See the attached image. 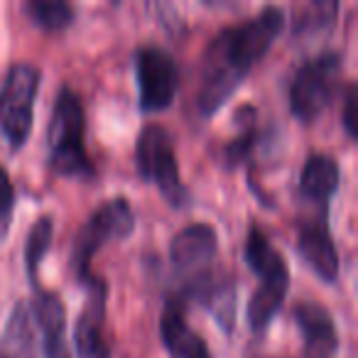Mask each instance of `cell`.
I'll return each mask as SVG.
<instances>
[{"label": "cell", "instance_id": "6da1fadb", "mask_svg": "<svg viewBox=\"0 0 358 358\" xmlns=\"http://www.w3.org/2000/svg\"><path fill=\"white\" fill-rule=\"evenodd\" d=\"M285 27V10L268 6L241 25L226 27L211 40L201 57V84L196 106L211 118L236 94L255 62L263 59Z\"/></svg>", "mask_w": 358, "mask_h": 358}, {"label": "cell", "instance_id": "7a4b0ae2", "mask_svg": "<svg viewBox=\"0 0 358 358\" xmlns=\"http://www.w3.org/2000/svg\"><path fill=\"white\" fill-rule=\"evenodd\" d=\"M84 106L74 89L62 86L52 110L50 133H47V148H50V167L59 177L91 179L96 167L84 148Z\"/></svg>", "mask_w": 358, "mask_h": 358}, {"label": "cell", "instance_id": "3957f363", "mask_svg": "<svg viewBox=\"0 0 358 358\" xmlns=\"http://www.w3.org/2000/svg\"><path fill=\"white\" fill-rule=\"evenodd\" d=\"M42 74L30 62H15L0 84V133L13 150L30 140L35 123V99Z\"/></svg>", "mask_w": 358, "mask_h": 358}, {"label": "cell", "instance_id": "277c9868", "mask_svg": "<svg viewBox=\"0 0 358 358\" xmlns=\"http://www.w3.org/2000/svg\"><path fill=\"white\" fill-rule=\"evenodd\" d=\"M135 231V211L128 199L115 196L101 204L99 209L91 214V219L79 229L74 236V245H71V265L79 278L81 285H89L96 278L91 273V260L99 253L103 243L110 238H128Z\"/></svg>", "mask_w": 358, "mask_h": 358}, {"label": "cell", "instance_id": "5b68a950", "mask_svg": "<svg viewBox=\"0 0 358 358\" xmlns=\"http://www.w3.org/2000/svg\"><path fill=\"white\" fill-rule=\"evenodd\" d=\"M135 167L143 182H150L172 206L187 204V187L179 177V164L174 157V145L167 128L148 123L138 133L135 143Z\"/></svg>", "mask_w": 358, "mask_h": 358}, {"label": "cell", "instance_id": "8992f818", "mask_svg": "<svg viewBox=\"0 0 358 358\" xmlns=\"http://www.w3.org/2000/svg\"><path fill=\"white\" fill-rule=\"evenodd\" d=\"M341 55L324 52L304 62L289 86V110L302 123H314L331 106L338 91Z\"/></svg>", "mask_w": 358, "mask_h": 358}, {"label": "cell", "instance_id": "52a82bcc", "mask_svg": "<svg viewBox=\"0 0 358 358\" xmlns=\"http://www.w3.org/2000/svg\"><path fill=\"white\" fill-rule=\"evenodd\" d=\"M135 76L143 113H159L174 103L179 91V66L169 52L159 47H140L135 52Z\"/></svg>", "mask_w": 358, "mask_h": 358}, {"label": "cell", "instance_id": "ba28073f", "mask_svg": "<svg viewBox=\"0 0 358 358\" xmlns=\"http://www.w3.org/2000/svg\"><path fill=\"white\" fill-rule=\"evenodd\" d=\"M216 253H219V234L211 224L185 226L169 243V260L177 273H185V280L209 273Z\"/></svg>", "mask_w": 358, "mask_h": 358}, {"label": "cell", "instance_id": "9c48e42d", "mask_svg": "<svg viewBox=\"0 0 358 358\" xmlns=\"http://www.w3.org/2000/svg\"><path fill=\"white\" fill-rule=\"evenodd\" d=\"M89 297L81 307L79 322L74 329V346L79 358H110L108 341L103 336L106 324V299H108V287L101 278H94L89 285Z\"/></svg>", "mask_w": 358, "mask_h": 358}, {"label": "cell", "instance_id": "30bf717a", "mask_svg": "<svg viewBox=\"0 0 358 358\" xmlns=\"http://www.w3.org/2000/svg\"><path fill=\"white\" fill-rule=\"evenodd\" d=\"M297 250L304 263L312 268L322 282L331 285L338 278V250L329 234L327 214H319L312 221H302L297 234Z\"/></svg>", "mask_w": 358, "mask_h": 358}, {"label": "cell", "instance_id": "8fae6325", "mask_svg": "<svg viewBox=\"0 0 358 358\" xmlns=\"http://www.w3.org/2000/svg\"><path fill=\"white\" fill-rule=\"evenodd\" d=\"M294 322L304 336V358H336L338 331L331 314L319 302H299Z\"/></svg>", "mask_w": 358, "mask_h": 358}, {"label": "cell", "instance_id": "7c38bea8", "mask_svg": "<svg viewBox=\"0 0 358 358\" xmlns=\"http://www.w3.org/2000/svg\"><path fill=\"white\" fill-rule=\"evenodd\" d=\"M159 338L172 358H211L209 343L187 324L179 299H169L159 317Z\"/></svg>", "mask_w": 358, "mask_h": 358}, {"label": "cell", "instance_id": "4fadbf2b", "mask_svg": "<svg viewBox=\"0 0 358 358\" xmlns=\"http://www.w3.org/2000/svg\"><path fill=\"white\" fill-rule=\"evenodd\" d=\"M32 319H37L45 336V356L47 358H71L69 343H66V307L59 294L37 289L32 302Z\"/></svg>", "mask_w": 358, "mask_h": 358}, {"label": "cell", "instance_id": "5bb4252c", "mask_svg": "<svg viewBox=\"0 0 358 358\" xmlns=\"http://www.w3.org/2000/svg\"><path fill=\"white\" fill-rule=\"evenodd\" d=\"M245 263L258 275L260 285H289V265L278 248L270 243L260 226H250L245 238Z\"/></svg>", "mask_w": 358, "mask_h": 358}, {"label": "cell", "instance_id": "9a60e30c", "mask_svg": "<svg viewBox=\"0 0 358 358\" xmlns=\"http://www.w3.org/2000/svg\"><path fill=\"white\" fill-rule=\"evenodd\" d=\"M338 182H341V169L338 162L331 155L314 152L307 157L302 167V177H299V192L307 201L327 209L331 196L336 194Z\"/></svg>", "mask_w": 358, "mask_h": 358}, {"label": "cell", "instance_id": "2e32d148", "mask_svg": "<svg viewBox=\"0 0 358 358\" xmlns=\"http://www.w3.org/2000/svg\"><path fill=\"white\" fill-rule=\"evenodd\" d=\"M0 358H40L35 319L27 302H15L0 338Z\"/></svg>", "mask_w": 358, "mask_h": 358}, {"label": "cell", "instance_id": "e0dca14e", "mask_svg": "<svg viewBox=\"0 0 358 358\" xmlns=\"http://www.w3.org/2000/svg\"><path fill=\"white\" fill-rule=\"evenodd\" d=\"M52 238H55V221H52V216H40L32 224L25 241V268L32 285L37 282V275H40V263L52 248Z\"/></svg>", "mask_w": 358, "mask_h": 358}, {"label": "cell", "instance_id": "ac0fdd59", "mask_svg": "<svg viewBox=\"0 0 358 358\" xmlns=\"http://www.w3.org/2000/svg\"><path fill=\"white\" fill-rule=\"evenodd\" d=\"M25 13L37 27L47 32H62L74 22V8L59 0H30Z\"/></svg>", "mask_w": 358, "mask_h": 358}, {"label": "cell", "instance_id": "d6986e66", "mask_svg": "<svg viewBox=\"0 0 358 358\" xmlns=\"http://www.w3.org/2000/svg\"><path fill=\"white\" fill-rule=\"evenodd\" d=\"M13 209H15V187L3 167H0V234L10 229Z\"/></svg>", "mask_w": 358, "mask_h": 358}, {"label": "cell", "instance_id": "ffe728a7", "mask_svg": "<svg viewBox=\"0 0 358 358\" xmlns=\"http://www.w3.org/2000/svg\"><path fill=\"white\" fill-rule=\"evenodd\" d=\"M253 143H255V133L250 128L243 130V133H241L236 140H231V143L224 148L226 167H238V164L250 155V150H253Z\"/></svg>", "mask_w": 358, "mask_h": 358}, {"label": "cell", "instance_id": "44dd1931", "mask_svg": "<svg viewBox=\"0 0 358 358\" xmlns=\"http://www.w3.org/2000/svg\"><path fill=\"white\" fill-rule=\"evenodd\" d=\"M356 103H358L356 84H351L346 89V96H343V113H341L343 130H346L348 138H351V140L358 138V130H356Z\"/></svg>", "mask_w": 358, "mask_h": 358}]
</instances>
